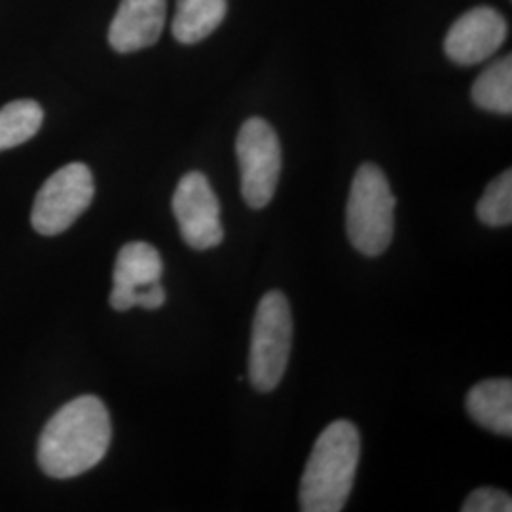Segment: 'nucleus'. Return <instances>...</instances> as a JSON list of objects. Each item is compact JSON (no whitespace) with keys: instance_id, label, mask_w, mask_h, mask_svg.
Instances as JSON below:
<instances>
[{"instance_id":"nucleus-3","label":"nucleus","mask_w":512,"mask_h":512,"mask_svg":"<svg viewBox=\"0 0 512 512\" xmlns=\"http://www.w3.org/2000/svg\"><path fill=\"white\" fill-rule=\"evenodd\" d=\"M395 205L384 171L376 164H363L351 183L346 228L349 243L365 256L384 255L395 234Z\"/></svg>"},{"instance_id":"nucleus-4","label":"nucleus","mask_w":512,"mask_h":512,"mask_svg":"<svg viewBox=\"0 0 512 512\" xmlns=\"http://www.w3.org/2000/svg\"><path fill=\"white\" fill-rule=\"evenodd\" d=\"M293 348V315L287 296L270 291L258 302L251 349L249 380L260 393H270L281 384Z\"/></svg>"},{"instance_id":"nucleus-12","label":"nucleus","mask_w":512,"mask_h":512,"mask_svg":"<svg viewBox=\"0 0 512 512\" xmlns=\"http://www.w3.org/2000/svg\"><path fill=\"white\" fill-rule=\"evenodd\" d=\"M228 14V0H177L173 37L181 44H196L209 37Z\"/></svg>"},{"instance_id":"nucleus-16","label":"nucleus","mask_w":512,"mask_h":512,"mask_svg":"<svg viewBox=\"0 0 512 512\" xmlns=\"http://www.w3.org/2000/svg\"><path fill=\"white\" fill-rule=\"evenodd\" d=\"M463 512H511V495L495 488H478L461 507Z\"/></svg>"},{"instance_id":"nucleus-15","label":"nucleus","mask_w":512,"mask_h":512,"mask_svg":"<svg viewBox=\"0 0 512 512\" xmlns=\"http://www.w3.org/2000/svg\"><path fill=\"white\" fill-rule=\"evenodd\" d=\"M476 217L490 226L503 228L512 222V171L507 169L497 175L492 183L486 186L482 198L476 203Z\"/></svg>"},{"instance_id":"nucleus-9","label":"nucleus","mask_w":512,"mask_h":512,"mask_svg":"<svg viewBox=\"0 0 512 512\" xmlns=\"http://www.w3.org/2000/svg\"><path fill=\"white\" fill-rule=\"evenodd\" d=\"M164 262L158 249L145 241L126 243L116 256L110 306L116 311H128L137 306V293L154 283H160Z\"/></svg>"},{"instance_id":"nucleus-5","label":"nucleus","mask_w":512,"mask_h":512,"mask_svg":"<svg viewBox=\"0 0 512 512\" xmlns=\"http://www.w3.org/2000/svg\"><path fill=\"white\" fill-rule=\"evenodd\" d=\"M241 194L251 209H264L274 200L281 175V145L275 129L253 116L239 129L236 141Z\"/></svg>"},{"instance_id":"nucleus-1","label":"nucleus","mask_w":512,"mask_h":512,"mask_svg":"<svg viewBox=\"0 0 512 512\" xmlns=\"http://www.w3.org/2000/svg\"><path fill=\"white\" fill-rule=\"evenodd\" d=\"M110 440L109 408L95 395L76 397L44 425L38 440V465L59 480L84 475L107 456Z\"/></svg>"},{"instance_id":"nucleus-17","label":"nucleus","mask_w":512,"mask_h":512,"mask_svg":"<svg viewBox=\"0 0 512 512\" xmlns=\"http://www.w3.org/2000/svg\"><path fill=\"white\" fill-rule=\"evenodd\" d=\"M165 298H167V294H165L162 283H154L137 293V306H141L145 310H158L164 306Z\"/></svg>"},{"instance_id":"nucleus-13","label":"nucleus","mask_w":512,"mask_h":512,"mask_svg":"<svg viewBox=\"0 0 512 512\" xmlns=\"http://www.w3.org/2000/svg\"><path fill=\"white\" fill-rule=\"evenodd\" d=\"M476 107L495 114H512V57L492 63L484 73L476 78L471 90Z\"/></svg>"},{"instance_id":"nucleus-6","label":"nucleus","mask_w":512,"mask_h":512,"mask_svg":"<svg viewBox=\"0 0 512 512\" xmlns=\"http://www.w3.org/2000/svg\"><path fill=\"white\" fill-rule=\"evenodd\" d=\"M93 196L92 169L80 162L65 165L38 190L31 224L40 236H59L92 205Z\"/></svg>"},{"instance_id":"nucleus-10","label":"nucleus","mask_w":512,"mask_h":512,"mask_svg":"<svg viewBox=\"0 0 512 512\" xmlns=\"http://www.w3.org/2000/svg\"><path fill=\"white\" fill-rule=\"evenodd\" d=\"M167 18V0H122L109 29L110 46L131 54L156 44Z\"/></svg>"},{"instance_id":"nucleus-14","label":"nucleus","mask_w":512,"mask_h":512,"mask_svg":"<svg viewBox=\"0 0 512 512\" xmlns=\"http://www.w3.org/2000/svg\"><path fill=\"white\" fill-rule=\"evenodd\" d=\"M44 122V110L37 101L19 99L0 109V152L19 147L33 139Z\"/></svg>"},{"instance_id":"nucleus-8","label":"nucleus","mask_w":512,"mask_h":512,"mask_svg":"<svg viewBox=\"0 0 512 512\" xmlns=\"http://www.w3.org/2000/svg\"><path fill=\"white\" fill-rule=\"evenodd\" d=\"M507 38V21L490 6H478L456 19L450 27L444 52L463 67L478 65L494 55Z\"/></svg>"},{"instance_id":"nucleus-7","label":"nucleus","mask_w":512,"mask_h":512,"mask_svg":"<svg viewBox=\"0 0 512 512\" xmlns=\"http://www.w3.org/2000/svg\"><path fill=\"white\" fill-rule=\"evenodd\" d=\"M171 207L188 247L196 251L219 247L224 239L219 198L202 171L184 175L177 184Z\"/></svg>"},{"instance_id":"nucleus-11","label":"nucleus","mask_w":512,"mask_h":512,"mask_svg":"<svg viewBox=\"0 0 512 512\" xmlns=\"http://www.w3.org/2000/svg\"><path fill=\"white\" fill-rule=\"evenodd\" d=\"M467 412L480 427L501 437H512V382L509 378L484 380L467 393Z\"/></svg>"},{"instance_id":"nucleus-2","label":"nucleus","mask_w":512,"mask_h":512,"mask_svg":"<svg viewBox=\"0 0 512 512\" xmlns=\"http://www.w3.org/2000/svg\"><path fill=\"white\" fill-rule=\"evenodd\" d=\"M361 458L359 429L348 420L332 421L315 440L300 480V511H344Z\"/></svg>"}]
</instances>
